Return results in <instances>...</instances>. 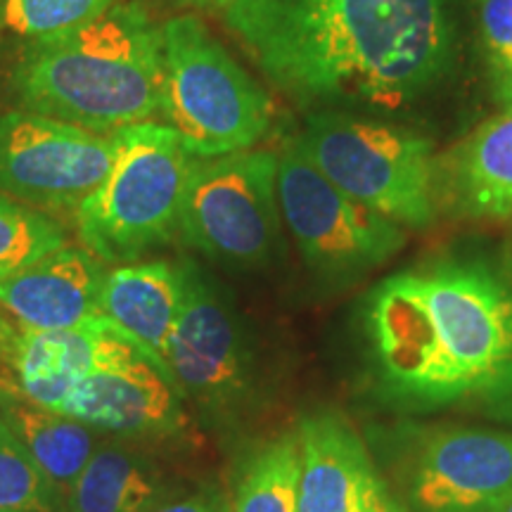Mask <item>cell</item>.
<instances>
[{"mask_svg": "<svg viewBox=\"0 0 512 512\" xmlns=\"http://www.w3.org/2000/svg\"><path fill=\"white\" fill-rule=\"evenodd\" d=\"M363 375L394 413L512 425V275L479 259L408 268L361 306Z\"/></svg>", "mask_w": 512, "mask_h": 512, "instance_id": "1", "label": "cell"}, {"mask_svg": "<svg viewBox=\"0 0 512 512\" xmlns=\"http://www.w3.org/2000/svg\"><path fill=\"white\" fill-rule=\"evenodd\" d=\"M223 22L299 105L396 110L451 62L446 0H230Z\"/></svg>", "mask_w": 512, "mask_h": 512, "instance_id": "2", "label": "cell"}, {"mask_svg": "<svg viewBox=\"0 0 512 512\" xmlns=\"http://www.w3.org/2000/svg\"><path fill=\"white\" fill-rule=\"evenodd\" d=\"M10 83L24 112L93 133L162 121V24L124 0L79 29L31 41Z\"/></svg>", "mask_w": 512, "mask_h": 512, "instance_id": "3", "label": "cell"}, {"mask_svg": "<svg viewBox=\"0 0 512 512\" xmlns=\"http://www.w3.org/2000/svg\"><path fill=\"white\" fill-rule=\"evenodd\" d=\"M110 174L79 204L76 230L102 264H133L178 235L192 157L164 121L112 133Z\"/></svg>", "mask_w": 512, "mask_h": 512, "instance_id": "4", "label": "cell"}, {"mask_svg": "<svg viewBox=\"0 0 512 512\" xmlns=\"http://www.w3.org/2000/svg\"><path fill=\"white\" fill-rule=\"evenodd\" d=\"M162 67V121L190 157L252 150L271 128V95L197 17L162 24Z\"/></svg>", "mask_w": 512, "mask_h": 512, "instance_id": "5", "label": "cell"}, {"mask_svg": "<svg viewBox=\"0 0 512 512\" xmlns=\"http://www.w3.org/2000/svg\"><path fill=\"white\" fill-rule=\"evenodd\" d=\"M294 143L344 195L403 228H427L437 214L432 143L411 131L339 112H318Z\"/></svg>", "mask_w": 512, "mask_h": 512, "instance_id": "6", "label": "cell"}, {"mask_svg": "<svg viewBox=\"0 0 512 512\" xmlns=\"http://www.w3.org/2000/svg\"><path fill=\"white\" fill-rule=\"evenodd\" d=\"M278 235V155L192 157L178 216L185 247L233 271H261L271 264Z\"/></svg>", "mask_w": 512, "mask_h": 512, "instance_id": "7", "label": "cell"}, {"mask_svg": "<svg viewBox=\"0 0 512 512\" xmlns=\"http://www.w3.org/2000/svg\"><path fill=\"white\" fill-rule=\"evenodd\" d=\"M185 297L164 368L171 382L211 425L245 420L259 389V363L245 325L195 261L183 259Z\"/></svg>", "mask_w": 512, "mask_h": 512, "instance_id": "8", "label": "cell"}, {"mask_svg": "<svg viewBox=\"0 0 512 512\" xmlns=\"http://www.w3.org/2000/svg\"><path fill=\"white\" fill-rule=\"evenodd\" d=\"M278 204L306 266L325 283H354L406 245L399 223L344 195L297 143L278 157Z\"/></svg>", "mask_w": 512, "mask_h": 512, "instance_id": "9", "label": "cell"}, {"mask_svg": "<svg viewBox=\"0 0 512 512\" xmlns=\"http://www.w3.org/2000/svg\"><path fill=\"white\" fill-rule=\"evenodd\" d=\"M394 441L392 491L408 512H494L512 496V432L406 427Z\"/></svg>", "mask_w": 512, "mask_h": 512, "instance_id": "10", "label": "cell"}, {"mask_svg": "<svg viewBox=\"0 0 512 512\" xmlns=\"http://www.w3.org/2000/svg\"><path fill=\"white\" fill-rule=\"evenodd\" d=\"M114 162L112 133L43 117L0 114V192L38 209L76 211Z\"/></svg>", "mask_w": 512, "mask_h": 512, "instance_id": "11", "label": "cell"}, {"mask_svg": "<svg viewBox=\"0 0 512 512\" xmlns=\"http://www.w3.org/2000/svg\"><path fill=\"white\" fill-rule=\"evenodd\" d=\"M140 351L105 316L79 328L36 330L0 311V382L53 411L93 373Z\"/></svg>", "mask_w": 512, "mask_h": 512, "instance_id": "12", "label": "cell"}, {"mask_svg": "<svg viewBox=\"0 0 512 512\" xmlns=\"http://www.w3.org/2000/svg\"><path fill=\"white\" fill-rule=\"evenodd\" d=\"M57 413L131 439H169L188 425L181 392L145 351L93 373Z\"/></svg>", "mask_w": 512, "mask_h": 512, "instance_id": "13", "label": "cell"}, {"mask_svg": "<svg viewBox=\"0 0 512 512\" xmlns=\"http://www.w3.org/2000/svg\"><path fill=\"white\" fill-rule=\"evenodd\" d=\"M107 268L81 247H62L0 280V309L36 330H67L102 316Z\"/></svg>", "mask_w": 512, "mask_h": 512, "instance_id": "14", "label": "cell"}, {"mask_svg": "<svg viewBox=\"0 0 512 512\" xmlns=\"http://www.w3.org/2000/svg\"><path fill=\"white\" fill-rule=\"evenodd\" d=\"M299 512H354L375 465L342 415L318 411L299 420Z\"/></svg>", "mask_w": 512, "mask_h": 512, "instance_id": "15", "label": "cell"}, {"mask_svg": "<svg viewBox=\"0 0 512 512\" xmlns=\"http://www.w3.org/2000/svg\"><path fill=\"white\" fill-rule=\"evenodd\" d=\"M185 280L181 261H145L107 271L102 285V316L117 323L159 368L183 309ZM166 370V368H164Z\"/></svg>", "mask_w": 512, "mask_h": 512, "instance_id": "16", "label": "cell"}, {"mask_svg": "<svg viewBox=\"0 0 512 512\" xmlns=\"http://www.w3.org/2000/svg\"><path fill=\"white\" fill-rule=\"evenodd\" d=\"M437 188L458 214L512 216V110L486 121L441 159Z\"/></svg>", "mask_w": 512, "mask_h": 512, "instance_id": "17", "label": "cell"}, {"mask_svg": "<svg viewBox=\"0 0 512 512\" xmlns=\"http://www.w3.org/2000/svg\"><path fill=\"white\" fill-rule=\"evenodd\" d=\"M0 418L8 422L12 434L22 441L43 475L67 498V491L79 479L93 453L98 437L93 427L34 403L0 382Z\"/></svg>", "mask_w": 512, "mask_h": 512, "instance_id": "18", "label": "cell"}, {"mask_svg": "<svg viewBox=\"0 0 512 512\" xmlns=\"http://www.w3.org/2000/svg\"><path fill=\"white\" fill-rule=\"evenodd\" d=\"M159 467L121 444L98 446L67 491V512H152L166 503Z\"/></svg>", "mask_w": 512, "mask_h": 512, "instance_id": "19", "label": "cell"}, {"mask_svg": "<svg viewBox=\"0 0 512 512\" xmlns=\"http://www.w3.org/2000/svg\"><path fill=\"white\" fill-rule=\"evenodd\" d=\"M230 512H299L297 434H280L247 458Z\"/></svg>", "mask_w": 512, "mask_h": 512, "instance_id": "20", "label": "cell"}, {"mask_svg": "<svg viewBox=\"0 0 512 512\" xmlns=\"http://www.w3.org/2000/svg\"><path fill=\"white\" fill-rule=\"evenodd\" d=\"M67 247V233L41 209L0 192V280Z\"/></svg>", "mask_w": 512, "mask_h": 512, "instance_id": "21", "label": "cell"}, {"mask_svg": "<svg viewBox=\"0 0 512 512\" xmlns=\"http://www.w3.org/2000/svg\"><path fill=\"white\" fill-rule=\"evenodd\" d=\"M67 498L43 475L8 422L0 418V508L22 512H64Z\"/></svg>", "mask_w": 512, "mask_h": 512, "instance_id": "22", "label": "cell"}, {"mask_svg": "<svg viewBox=\"0 0 512 512\" xmlns=\"http://www.w3.org/2000/svg\"><path fill=\"white\" fill-rule=\"evenodd\" d=\"M124 0H0V31L41 41L79 29Z\"/></svg>", "mask_w": 512, "mask_h": 512, "instance_id": "23", "label": "cell"}, {"mask_svg": "<svg viewBox=\"0 0 512 512\" xmlns=\"http://www.w3.org/2000/svg\"><path fill=\"white\" fill-rule=\"evenodd\" d=\"M479 31L496 98L512 110V0H479Z\"/></svg>", "mask_w": 512, "mask_h": 512, "instance_id": "24", "label": "cell"}, {"mask_svg": "<svg viewBox=\"0 0 512 512\" xmlns=\"http://www.w3.org/2000/svg\"><path fill=\"white\" fill-rule=\"evenodd\" d=\"M354 512H408V508L399 501L387 479H382L380 472L375 470V475L363 486Z\"/></svg>", "mask_w": 512, "mask_h": 512, "instance_id": "25", "label": "cell"}, {"mask_svg": "<svg viewBox=\"0 0 512 512\" xmlns=\"http://www.w3.org/2000/svg\"><path fill=\"white\" fill-rule=\"evenodd\" d=\"M152 512H230V508L221 498L211 494H197L178 498V501H166Z\"/></svg>", "mask_w": 512, "mask_h": 512, "instance_id": "26", "label": "cell"}, {"mask_svg": "<svg viewBox=\"0 0 512 512\" xmlns=\"http://www.w3.org/2000/svg\"><path fill=\"white\" fill-rule=\"evenodd\" d=\"M169 3L185 5V8H200V10H223L230 0H169Z\"/></svg>", "mask_w": 512, "mask_h": 512, "instance_id": "27", "label": "cell"}, {"mask_svg": "<svg viewBox=\"0 0 512 512\" xmlns=\"http://www.w3.org/2000/svg\"><path fill=\"white\" fill-rule=\"evenodd\" d=\"M494 512H512V496L505 498V501L498 505V508Z\"/></svg>", "mask_w": 512, "mask_h": 512, "instance_id": "28", "label": "cell"}, {"mask_svg": "<svg viewBox=\"0 0 512 512\" xmlns=\"http://www.w3.org/2000/svg\"><path fill=\"white\" fill-rule=\"evenodd\" d=\"M0 512H22V510H5V508H0Z\"/></svg>", "mask_w": 512, "mask_h": 512, "instance_id": "29", "label": "cell"}]
</instances>
